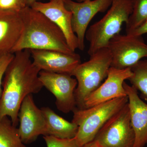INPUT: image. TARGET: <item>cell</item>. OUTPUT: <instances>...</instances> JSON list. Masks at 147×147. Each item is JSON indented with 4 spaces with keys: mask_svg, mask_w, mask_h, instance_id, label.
Wrapping results in <instances>:
<instances>
[{
    "mask_svg": "<svg viewBox=\"0 0 147 147\" xmlns=\"http://www.w3.org/2000/svg\"><path fill=\"white\" fill-rule=\"evenodd\" d=\"M147 33V19L142 24L133 30L129 32L126 34L131 36H141L143 34Z\"/></svg>",
    "mask_w": 147,
    "mask_h": 147,
    "instance_id": "603a6c76",
    "label": "cell"
},
{
    "mask_svg": "<svg viewBox=\"0 0 147 147\" xmlns=\"http://www.w3.org/2000/svg\"><path fill=\"white\" fill-rule=\"evenodd\" d=\"M6 70L0 96V121L8 117L14 126L22 101L29 94L39 92L43 86L40 80L41 71L34 64L29 50L14 53Z\"/></svg>",
    "mask_w": 147,
    "mask_h": 147,
    "instance_id": "6da1fadb",
    "label": "cell"
},
{
    "mask_svg": "<svg viewBox=\"0 0 147 147\" xmlns=\"http://www.w3.org/2000/svg\"><path fill=\"white\" fill-rule=\"evenodd\" d=\"M33 63L40 70L71 75L82 63L81 57L76 53L68 54L48 50H30Z\"/></svg>",
    "mask_w": 147,
    "mask_h": 147,
    "instance_id": "7c38bea8",
    "label": "cell"
},
{
    "mask_svg": "<svg viewBox=\"0 0 147 147\" xmlns=\"http://www.w3.org/2000/svg\"><path fill=\"white\" fill-rule=\"evenodd\" d=\"M94 140L100 147H134L135 135L128 102L107 121Z\"/></svg>",
    "mask_w": 147,
    "mask_h": 147,
    "instance_id": "8992f818",
    "label": "cell"
},
{
    "mask_svg": "<svg viewBox=\"0 0 147 147\" xmlns=\"http://www.w3.org/2000/svg\"><path fill=\"white\" fill-rule=\"evenodd\" d=\"M27 7H30L33 4L36 2L40 1V0H25Z\"/></svg>",
    "mask_w": 147,
    "mask_h": 147,
    "instance_id": "d4e9b609",
    "label": "cell"
},
{
    "mask_svg": "<svg viewBox=\"0 0 147 147\" xmlns=\"http://www.w3.org/2000/svg\"><path fill=\"white\" fill-rule=\"evenodd\" d=\"M84 147H100L98 143H97L96 141H93L90 143H88V144H87L85 145V146H84Z\"/></svg>",
    "mask_w": 147,
    "mask_h": 147,
    "instance_id": "cb8c5ba5",
    "label": "cell"
},
{
    "mask_svg": "<svg viewBox=\"0 0 147 147\" xmlns=\"http://www.w3.org/2000/svg\"><path fill=\"white\" fill-rule=\"evenodd\" d=\"M147 19V0H132V11L126 24V32L133 30Z\"/></svg>",
    "mask_w": 147,
    "mask_h": 147,
    "instance_id": "d6986e66",
    "label": "cell"
},
{
    "mask_svg": "<svg viewBox=\"0 0 147 147\" xmlns=\"http://www.w3.org/2000/svg\"><path fill=\"white\" fill-rule=\"evenodd\" d=\"M132 11V0H113L107 13L87 30L85 38L90 43V56L107 47L110 39L120 34L123 24L127 23Z\"/></svg>",
    "mask_w": 147,
    "mask_h": 147,
    "instance_id": "277c9868",
    "label": "cell"
},
{
    "mask_svg": "<svg viewBox=\"0 0 147 147\" xmlns=\"http://www.w3.org/2000/svg\"><path fill=\"white\" fill-rule=\"evenodd\" d=\"M0 147H28L22 142L18 128L7 116L0 121Z\"/></svg>",
    "mask_w": 147,
    "mask_h": 147,
    "instance_id": "e0dca14e",
    "label": "cell"
},
{
    "mask_svg": "<svg viewBox=\"0 0 147 147\" xmlns=\"http://www.w3.org/2000/svg\"><path fill=\"white\" fill-rule=\"evenodd\" d=\"M47 147H84L77 143L75 138L62 139L50 136H43Z\"/></svg>",
    "mask_w": 147,
    "mask_h": 147,
    "instance_id": "ffe728a7",
    "label": "cell"
},
{
    "mask_svg": "<svg viewBox=\"0 0 147 147\" xmlns=\"http://www.w3.org/2000/svg\"><path fill=\"white\" fill-rule=\"evenodd\" d=\"M23 29L20 11L0 9V56L12 53Z\"/></svg>",
    "mask_w": 147,
    "mask_h": 147,
    "instance_id": "9a60e30c",
    "label": "cell"
},
{
    "mask_svg": "<svg viewBox=\"0 0 147 147\" xmlns=\"http://www.w3.org/2000/svg\"><path fill=\"white\" fill-rule=\"evenodd\" d=\"M123 87L128 97L130 121L135 135L134 147H144L147 144V103L131 85L125 82Z\"/></svg>",
    "mask_w": 147,
    "mask_h": 147,
    "instance_id": "5bb4252c",
    "label": "cell"
},
{
    "mask_svg": "<svg viewBox=\"0 0 147 147\" xmlns=\"http://www.w3.org/2000/svg\"><path fill=\"white\" fill-rule=\"evenodd\" d=\"M19 134L24 144L34 142L40 135H45V121L41 109L35 103L32 94L26 96L18 114Z\"/></svg>",
    "mask_w": 147,
    "mask_h": 147,
    "instance_id": "30bf717a",
    "label": "cell"
},
{
    "mask_svg": "<svg viewBox=\"0 0 147 147\" xmlns=\"http://www.w3.org/2000/svg\"><path fill=\"white\" fill-rule=\"evenodd\" d=\"M25 0H0V9L20 11L26 7Z\"/></svg>",
    "mask_w": 147,
    "mask_h": 147,
    "instance_id": "44dd1931",
    "label": "cell"
},
{
    "mask_svg": "<svg viewBox=\"0 0 147 147\" xmlns=\"http://www.w3.org/2000/svg\"><path fill=\"white\" fill-rule=\"evenodd\" d=\"M132 74L130 68L119 69L111 67L104 82L86 99L85 108L115 98L127 96L123 84L125 80H128Z\"/></svg>",
    "mask_w": 147,
    "mask_h": 147,
    "instance_id": "8fae6325",
    "label": "cell"
},
{
    "mask_svg": "<svg viewBox=\"0 0 147 147\" xmlns=\"http://www.w3.org/2000/svg\"><path fill=\"white\" fill-rule=\"evenodd\" d=\"M107 47L112 57L111 67L114 68H131L147 57V44L142 36L119 34L110 39Z\"/></svg>",
    "mask_w": 147,
    "mask_h": 147,
    "instance_id": "52a82bcc",
    "label": "cell"
},
{
    "mask_svg": "<svg viewBox=\"0 0 147 147\" xmlns=\"http://www.w3.org/2000/svg\"><path fill=\"white\" fill-rule=\"evenodd\" d=\"M39 78L43 87L55 96L58 110L67 114L77 108L75 91L77 82L75 78L69 74L43 70L40 71Z\"/></svg>",
    "mask_w": 147,
    "mask_h": 147,
    "instance_id": "ba28073f",
    "label": "cell"
},
{
    "mask_svg": "<svg viewBox=\"0 0 147 147\" xmlns=\"http://www.w3.org/2000/svg\"><path fill=\"white\" fill-rule=\"evenodd\" d=\"M113 0H90L82 2L64 0L65 6L72 13L71 26L77 37L78 49L84 50L86 32L91 21L97 13L105 12Z\"/></svg>",
    "mask_w": 147,
    "mask_h": 147,
    "instance_id": "9c48e42d",
    "label": "cell"
},
{
    "mask_svg": "<svg viewBox=\"0 0 147 147\" xmlns=\"http://www.w3.org/2000/svg\"><path fill=\"white\" fill-rule=\"evenodd\" d=\"M128 102L127 96L118 98L90 108L73 111L72 122L78 126L74 137L81 146L94 141L107 121Z\"/></svg>",
    "mask_w": 147,
    "mask_h": 147,
    "instance_id": "5b68a950",
    "label": "cell"
},
{
    "mask_svg": "<svg viewBox=\"0 0 147 147\" xmlns=\"http://www.w3.org/2000/svg\"><path fill=\"white\" fill-rule=\"evenodd\" d=\"M87 1H90V0H76V1L78 2H82Z\"/></svg>",
    "mask_w": 147,
    "mask_h": 147,
    "instance_id": "484cf974",
    "label": "cell"
},
{
    "mask_svg": "<svg viewBox=\"0 0 147 147\" xmlns=\"http://www.w3.org/2000/svg\"><path fill=\"white\" fill-rule=\"evenodd\" d=\"M130 69L132 74L128 80L140 92V98L147 102V60L139 61Z\"/></svg>",
    "mask_w": 147,
    "mask_h": 147,
    "instance_id": "ac0fdd59",
    "label": "cell"
},
{
    "mask_svg": "<svg viewBox=\"0 0 147 147\" xmlns=\"http://www.w3.org/2000/svg\"><path fill=\"white\" fill-rule=\"evenodd\" d=\"M14 56V54L9 53L0 56V96L2 91L1 86L4 75L7 67L13 59Z\"/></svg>",
    "mask_w": 147,
    "mask_h": 147,
    "instance_id": "7402d4cb",
    "label": "cell"
},
{
    "mask_svg": "<svg viewBox=\"0 0 147 147\" xmlns=\"http://www.w3.org/2000/svg\"><path fill=\"white\" fill-rule=\"evenodd\" d=\"M40 109L45 121L44 136L62 139H72L76 137L78 129L76 124L58 115L49 107H42Z\"/></svg>",
    "mask_w": 147,
    "mask_h": 147,
    "instance_id": "2e32d148",
    "label": "cell"
},
{
    "mask_svg": "<svg viewBox=\"0 0 147 147\" xmlns=\"http://www.w3.org/2000/svg\"><path fill=\"white\" fill-rule=\"evenodd\" d=\"M111 63L110 50L108 47H104L90 55L88 61L81 63L74 69L71 75L77 82L75 91L76 108H85L87 98L107 77Z\"/></svg>",
    "mask_w": 147,
    "mask_h": 147,
    "instance_id": "3957f363",
    "label": "cell"
},
{
    "mask_svg": "<svg viewBox=\"0 0 147 147\" xmlns=\"http://www.w3.org/2000/svg\"><path fill=\"white\" fill-rule=\"evenodd\" d=\"M24 29L12 54L25 50H48L75 53L69 47L63 32L45 15L30 7L20 11Z\"/></svg>",
    "mask_w": 147,
    "mask_h": 147,
    "instance_id": "7a4b0ae2",
    "label": "cell"
},
{
    "mask_svg": "<svg viewBox=\"0 0 147 147\" xmlns=\"http://www.w3.org/2000/svg\"><path fill=\"white\" fill-rule=\"evenodd\" d=\"M30 7L56 24L64 35L69 47L75 52L78 49V42L72 29V13L66 8L64 0H50L47 3L36 2Z\"/></svg>",
    "mask_w": 147,
    "mask_h": 147,
    "instance_id": "4fadbf2b",
    "label": "cell"
}]
</instances>
